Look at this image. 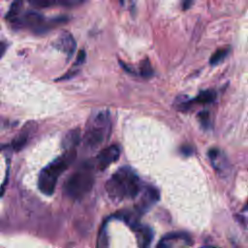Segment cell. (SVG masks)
<instances>
[{"label":"cell","instance_id":"277c9868","mask_svg":"<svg viewBox=\"0 0 248 248\" xmlns=\"http://www.w3.org/2000/svg\"><path fill=\"white\" fill-rule=\"evenodd\" d=\"M94 174L91 167L84 165L76 170L67 180L65 191L73 199H80L92 188Z\"/></svg>","mask_w":248,"mask_h":248},{"label":"cell","instance_id":"5b68a950","mask_svg":"<svg viewBox=\"0 0 248 248\" xmlns=\"http://www.w3.org/2000/svg\"><path fill=\"white\" fill-rule=\"evenodd\" d=\"M141 191L140 198L136 204V209L139 213L142 214L148 211L160 199V194L157 188L153 186H145Z\"/></svg>","mask_w":248,"mask_h":248},{"label":"cell","instance_id":"8fae6325","mask_svg":"<svg viewBox=\"0 0 248 248\" xmlns=\"http://www.w3.org/2000/svg\"><path fill=\"white\" fill-rule=\"evenodd\" d=\"M28 2L39 9L51 8L56 6H63L70 3L69 0H28Z\"/></svg>","mask_w":248,"mask_h":248},{"label":"cell","instance_id":"ac0fdd59","mask_svg":"<svg viewBox=\"0 0 248 248\" xmlns=\"http://www.w3.org/2000/svg\"><path fill=\"white\" fill-rule=\"evenodd\" d=\"M198 118H199L201 124L202 125V127H204L205 129L209 128V126H210V116H209L208 111H206V110L201 111L198 114Z\"/></svg>","mask_w":248,"mask_h":248},{"label":"cell","instance_id":"603a6c76","mask_svg":"<svg viewBox=\"0 0 248 248\" xmlns=\"http://www.w3.org/2000/svg\"><path fill=\"white\" fill-rule=\"evenodd\" d=\"M155 248H169V246L167 244V241L164 238H162L161 241L156 245Z\"/></svg>","mask_w":248,"mask_h":248},{"label":"cell","instance_id":"8992f818","mask_svg":"<svg viewBox=\"0 0 248 248\" xmlns=\"http://www.w3.org/2000/svg\"><path fill=\"white\" fill-rule=\"evenodd\" d=\"M19 26L29 27L35 29L36 32L46 31V24L44 16L36 12H28L23 15V16L18 17L16 21Z\"/></svg>","mask_w":248,"mask_h":248},{"label":"cell","instance_id":"7402d4cb","mask_svg":"<svg viewBox=\"0 0 248 248\" xmlns=\"http://www.w3.org/2000/svg\"><path fill=\"white\" fill-rule=\"evenodd\" d=\"M7 50V44L0 42V59L4 56V54L6 53Z\"/></svg>","mask_w":248,"mask_h":248},{"label":"cell","instance_id":"7c38bea8","mask_svg":"<svg viewBox=\"0 0 248 248\" xmlns=\"http://www.w3.org/2000/svg\"><path fill=\"white\" fill-rule=\"evenodd\" d=\"M78 141H79V130L75 129L70 131L66 135L63 140V145L66 148V151L75 150V146L78 143Z\"/></svg>","mask_w":248,"mask_h":248},{"label":"cell","instance_id":"52a82bcc","mask_svg":"<svg viewBox=\"0 0 248 248\" xmlns=\"http://www.w3.org/2000/svg\"><path fill=\"white\" fill-rule=\"evenodd\" d=\"M120 156V148L116 144L109 145L98 154L97 156V167L99 170H103L107 169L109 165L116 162Z\"/></svg>","mask_w":248,"mask_h":248},{"label":"cell","instance_id":"2e32d148","mask_svg":"<svg viewBox=\"0 0 248 248\" xmlns=\"http://www.w3.org/2000/svg\"><path fill=\"white\" fill-rule=\"evenodd\" d=\"M193 104H194L193 100H190L187 96H179L174 103V107L178 110L184 111V110H188Z\"/></svg>","mask_w":248,"mask_h":248},{"label":"cell","instance_id":"9a60e30c","mask_svg":"<svg viewBox=\"0 0 248 248\" xmlns=\"http://www.w3.org/2000/svg\"><path fill=\"white\" fill-rule=\"evenodd\" d=\"M230 53V47L229 46H225V47H221L218 48L211 56L209 59V64L212 66H216L218 64H220L221 62H223L225 60V58L228 56V54Z\"/></svg>","mask_w":248,"mask_h":248},{"label":"cell","instance_id":"ffe728a7","mask_svg":"<svg viewBox=\"0 0 248 248\" xmlns=\"http://www.w3.org/2000/svg\"><path fill=\"white\" fill-rule=\"evenodd\" d=\"M181 152H182L184 155L189 156V155H191V154L193 153V149H192L191 146L185 145V146H182V147H181Z\"/></svg>","mask_w":248,"mask_h":248},{"label":"cell","instance_id":"4fadbf2b","mask_svg":"<svg viewBox=\"0 0 248 248\" xmlns=\"http://www.w3.org/2000/svg\"><path fill=\"white\" fill-rule=\"evenodd\" d=\"M216 98V93L214 90H204L201 91L194 99L193 103L194 104H201V105H206L212 103Z\"/></svg>","mask_w":248,"mask_h":248},{"label":"cell","instance_id":"30bf717a","mask_svg":"<svg viewBox=\"0 0 248 248\" xmlns=\"http://www.w3.org/2000/svg\"><path fill=\"white\" fill-rule=\"evenodd\" d=\"M33 122H29L26 124V126L20 131V133L17 135V137H16L12 142V146L15 150L18 151L21 148L24 147V145L27 143L29 136L31 134L32 131V125Z\"/></svg>","mask_w":248,"mask_h":248},{"label":"cell","instance_id":"7a4b0ae2","mask_svg":"<svg viewBox=\"0 0 248 248\" xmlns=\"http://www.w3.org/2000/svg\"><path fill=\"white\" fill-rule=\"evenodd\" d=\"M75 158L76 150L66 151L63 156L56 158L54 161H52L42 170L39 175L38 187L43 194L50 196L54 192L59 176L75 160Z\"/></svg>","mask_w":248,"mask_h":248},{"label":"cell","instance_id":"cb8c5ba5","mask_svg":"<svg viewBox=\"0 0 248 248\" xmlns=\"http://www.w3.org/2000/svg\"><path fill=\"white\" fill-rule=\"evenodd\" d=\"M247 210H248V202H247V203L242 208V211H247Z\"/></svg>","mask_w":248,"mask_h":248},{"label":"cell","instance_id":"9c48e42d","mask_svg":"<svg viewBox=\"0 0 248 248\" xmlns=\"http://www.w3.org/2000/svg\"><path fill=\"white\" fill-rule=\"evenodd\" d=\"M135 231L137 232V238L140 248H148L153 237L151 229L147 226H139L135 229Z\"/></svg>","mask_w":248,"mask_h":248},{"label":"cell","instance_id":"ba28073f","mask_svg":"<svg viewBox=\"0 0 248 248\" xmlns=\"http://www.w3.org/2000/svg\"><path fill=\"white\" fill-rule=\"evenodd\" d=\"M55 46L65 53L68 59H70L76 50L77 45L74 37L70 33L63 32L55 41Z\"/></svg>","mask_w":248,"mask_h":248},{"label":"cell","instance_id":"44dd1931","mask_svg":"<svg viewBox=\"0 0 248 248\" xmlns=\"http://www.w3.org/2000/svg\"><path fill=\"white\" fill-rule=\"evenodd\" d=\"M194 3V0H183V3H182V8L184 11L190 9L192 7Z\"/></svg>","mask_w":248,"mask_h":248},{"label":"cell","instance_id":"d6986e66","mask_svg":"<svg viewBox=\"0 0 248 248\" xmlns=\"http://www.w3.org/2000/svg\"><path fill=\"white\" fill-rule=\"evenodd\" d=\"M85 57H86V53H85V51H84L83 49L79 50V51H78V56H77V59H76V62H75L74 66H75V67H77V66H80V65H82V64L84 63V61H85Z\"/></svg>","mask_w":248,"mask_h":248},{"label":"cell","instance_id":"484cf974","mask_svg":"<svg viewBox=\"0 0 248 248\" xmlns=\"http://www.w3.org/2000/svg\"><path fill=\"white\" fill-rule=\"evenodd\" d=\"M119 1H120V4H121V5L124 4V0H119Z\"/></svg>","mask_w":248,"mask_h":248},{"label":"cell","instance_id":"e0dca14e","mask_svg":"<svg viewBox=\"0 0 248 248\" xmlns=\"http://www.w3.org/2000/svg\"><path fill=\"white\" fill-rule=\"evenodd\" d=\"M140 74L143 78H150L153 75V70L151 64L147 58L143 59L140 64Z\"/></svg>","mask_w":248,"mask_h":248},{"label":"cell","instance_id":"d4e9b609","mask_svg":"<svg viewBox=\"0 0 248 248\" xmlns=\"http://www.w3.org/2000/svg\"><path fill=\"white\" fill-rule=\"evenodd\" d=\"M202 248H216V247H213V246H203Z\"/></svg>","mask_w":248,"mask_h":248},{"label":"cell","instance_id":"6da1fadb","mask_svg":"<svg viewBox=\"0 0 248 248\" xmlns=\"http://www.w3.org/2000/svg\"><path fill=\"white\" fill-rule=\"evenodd\" d=\"M105 187L109 198L116 202L134 199L141 190L139 176L129 167L118 169L107 181Z\"/></svg>","mask_w":248,"mask_h":248},{"label":"cell","instance_id":"3957f363","mask_svg":"<svg viewBox=\"0 0 248 248\" xmlns=\"http://www.w3.org/2000/svg\"><path fill=\"white\" fill-rule=\"evenodd\" d=\"M111 131V120L108 110L98 111L88 121L84 135V144L91 149L99 147L105 142Z\"/></svg>","mask_w":248,"mask_h":248},{"label":"cell","instance_id":"5bb4252c","mask_svg":"<svg viewBox=\"0 0 248 248\" xmlns=\"http://www.w3.org/2000/svg\"><path fill=\"white\" fill-rule=\"evenodd\" d=\"M22 8H23L22 0H15L9 8V11L6 16L7 19H9L10 21H16L19 17Z\"/></svg>","mask_w":248,"mask_h":248}]
</instances>
